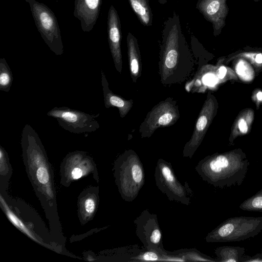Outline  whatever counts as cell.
Segmentation results:
<instances>
[{
    "instance_id": "cell-5",
    "label": "cell",
    "mask_w": 262,
    "mask_h": 262,
    "mask_svg": "<svg viewBox=\"0 0 262 262\" xmlns=\"http://www.w3.org/2000/svg\"><path fill=\"white\" fill-rule=\"evenodd\" d=\"M30 6L35 25L45 43L56 55L63 53L58 23L54 13L46 5L36 0H25Z\"/></svg>"
},
{
    "instance_id": "cell-18",
    "label": "cell",
    "mask_w": 262,
    "mask_h": 262,
    "mask_svg": "<svg viewBox=\"0 0 262 262\" xmlns=\"http://www.w3.org/2000/svg\"><path fill=\"white\" fill-rule=\"evenodd\" d=\"M171 255L183 258L185 261H209L216 262L215 259L195 248H185L176 250L173 251H168Z\"/></svg>"
},
{
    "instance_id": "cell-13",
    "label": "cell",
    "mask_w": 262,
    "mask_h": 262,
    "mask_svg": "<svg viewBox=\"0 0 262 262\" xmlns=\"http://www.w3.org/2000/svg\"><path fill=\"white\" fill-rule=\"evenodd\" d=\"M101 74L105 107L106 108L112 107H117L120 117L124 118L132 108L134 104L133 100H126L122 97L114 93L110 90L105 75L102 70Z\"/></svg>"
},
{
    "instance_id": "cell-2",
    "label": "cell",
    "mask_w": 262,
    "mask_h": 262,
    "mask_svg": "<svg viewBox=\"0 0 262 262\" xmlns=\"http://www.w3.org/2000/svg\"><path fill=\"white\" fill-rule=\"evenodd\" d=\"M249 163L241 154H216L206 157L195 167L202 179L215 187L240 186L246 177Z\"/></svg>"
},
{
    "instance_id": "cell-20",
    "label": "cell",
    "mask_w": 262,
    "mask_h": 262,
    "mask_svg": "<svg viewBox=\"0 0 262 262\" xmlns=\"http://www.w3.org/2000/svg\"><path fill=\"white\" fill-rule=\"evenodd\" d=\"M239 208L244 211L262 212V188L241 203Z\"/></svg>"
},
{
    "instance_id": "cell-12",
    "label": "cell",
    "mask_w": 262,
    "mask_h": 262,
    "mask_svg": "<svg viewBox=\"0 0 262 262\" xmlns=\"http://www.w3.org/2000/svg\"><path fill=\"white\" fill-rule=\"evenodd\" d=\"M102 0H75L74 15L80 22L82 30L89 32L99 17Z\"/></svg>"
},
{
    "instance_id": "cell-29",
    "label": "cell",
    "mask_w": 262,
    "mask_h": 262,
    "mask_svg": "<svg viewBox=\"0 0 262 262\" xmlns=\"http://www.w3.org/2000/svg\"><path fill=\"white\" fill-rule=\"evenodd\" d=\"M255 61L259 63H262V54L259 53L256 55Z\"/></svg>"
},
{
    "instance_id": "cell-3",
    "label": "cell",
    "mask_w": 262,
    "mask_h": 262,
    "mask_svg": "<svg viewBox=\"0 0 262 262\" xmlns=\"http://www.w3.org/2000/svg\"><path fill=\"white\" fill-rule=\"evenodd\" d=\"M114 169L122 198L126 202L133 201L145 180L144 167L138 155L132 149L125 150L116 160Z\"/></svg>"
},
{
    "instance_id": "cell-6",
    "label": "cell",
    "mask_w": 262,
    "mask_h": 262,
    "mask_svg": "<svg viewBox=\"0 0 262 262\" xmlns=\"http://www.w3.org/2000/svg\"><path fill=\"white\" fill-rule=\"evenodd\" d=\"M155 180L158 188L171 201L189 205L193 192L187 182L183 185L177 179L171 164L158 159L155 170Z\"/></svg>"
},
{
    "instance_id": "cell-21",
    "label": "cell",
    "mask_w": 262,
    "mask_h": 262,
    "mask_svg": "<svg viewBox=\"0 0 262 262\" xmlns=\"http://www.w3.org/2000/svg\"><path fill=\"white\" fill-rule=\"evenodd\" d=\"M36 177L40 183H47L49 180V174L47 168L43 166L39 167L36 171Z\"/></svg>"
},
{
    "instance_id": "cell-25",
    "label": "cell",
    "mask_w": 262,
    "mask_h": 262,
    "mask_svg": "<svg viewBox=\"0 0 262 262\" xmlns=\"http://www.w3.org/2000/svg\"><path fill=\"white\" fill-rule=\"evenodd\" d=\"M82 170L78 167L73 169L71 172L72 177L75 180L79 179L82 177Z\"/></svg>"
},
{
    "instance_id": "cell-30",
    "label": "cell",
    "mask_w": 262,
    "mask_h": 262,
    "mask_svg": "<svg viewBox=\"0 0 262 262\" xmlns=\"http://www.w3.org/2000/svg\"><path fill=\"white\" fill-rule=\"evenodd\" d=\"M257 98L259 100H261L262 99V92H259L257 94Z\"/></svg>"
},
{
    "instance_id": "cell-24",
    "label": "cell",
    "mask_w": 262,
    "mask_h": 262,
    "mask_svg": "<svg viewBox=\"0 0 262 262\" xmlns=\"http://www.w3.org/2000/svg\"><path fill=\"white\" fill-rule=\"evenodd\" d=\"M84 208L86 212L89 214L92 213L95 208V203L94 200L91 198L86 199L84 203Z\"/></svg>"
},
{
    "instance_id": "cell-31",
    "label": "cell",
    "mask_w": 262,
    "mask_h": 262,
    "mask_svg": "<svg viewBox=\"0 0 262 262\" xmlns=\"http://www.w3.org/2000/svg\"><path fill=\"white\" fill-rule=\"evenodd\" d=\"M169 0H158V2L161 5H164L167 3Z\"/></svg>"
},
{
    "instance_id": "cell-28",
    "label": "cell",
    "mask_w": 262,
    "mask_h": 262,
    "mask_svg": "<svg viewBox=\"0 0 262 262\" xmlns=\"http://www.w3.org/2000/svg\"><path fill=\"white\" fill-rule=\"evenodd\" d=\"M245 67L244 63L242 61L238 63L237 67V73L239 75H241L244 70Z\"/></svg>"
},
{
    "instance_id": "cell-8",
    "label": "cell",
    "mask_w": 262,
    "mask_h": 262,
    "mask_svg": "<svg viewBox=\"0 0 262 262\" xmlns=\"http://www.w3.org/2000/svg\"><path fill=\"white\" fill-rule=\"evenodd\" d=\"M47 115L56 119L63 128L74 134L95 132L100 127L96 120L99 114L92 115L63 106L52 108Z\"/></svg>"
},
{
    "instance_id": "cell-9",
    "label": "cell",
    "mask_w": 262,
    "mask_h": 262,
    "mask_svg": "<svg viewBox=\"0 0 262 262\" xmlns=\"http://www.w3.org/2000/svg\"><path fill=\"white\" fill-rule=\"evenodd\" d=\"M136 234L145 249L164 250L157 214L144 210L134 221Z\"/></svg>"
},
{
    "instance_id": "cell-7",
    "label": "cell",
    "mask_w": 262,
    "mask_h": 262,
    "mask_svg": "<svg viewBox=\"0 0 262 262\" xmlns=\"http://www.w3.org/2000/svg\"><path fill=\"white\" fill-rule=\"evenodd\" d=\"M177 102L172 98L168 97L154 106L139 126L141 138H150L157 129L175 124L180 118Z\"/></svg>"
},
{
    "instance_id": "cell-4",
    "label": "cell",
    "mask_w": 262,
    "mask_h": 262,
    "mask_svg": "<svg viewBox=\"0 0 262 262\" xmlns=\"http://www.w3.org/2000/svg\"><path fill=\"white\" fill-rule=\"evenodd\" d=\"M262 230V216H235L229 218L209 232L208 243L239 242L258 234Z\"/></svg>"
},
{
    "instance_id": "cell-14",
    "label": "cell",
    "mask_w": 262,
    "mask_h": 262,
    "mask_svg": "<svg viewBox=\"0 0 262 262\" xmlns=\"http://www.w3.org/2000/svg\"><path fill=\"white\" fill-rule=\"evenodd\" d=\"M126 41L130 76L133 82L136 83L142 72L141 56L138 40L131 32H128Z\"/></svg>"
},
{
    "instance_id": "cell-17",
    "label": "cell",
    "mask_w": 262,
    "mask_h": 262,
    "mask_svg": "<svg viewBox=\"0 0 262 262\" xmlns=\"http://www.w3.org/2000/svg\"><path fill=\"white\" fill-rule=\"evenodd\" d=\"M140 23L144 26L152 25L153 15L148 0H128Z\"/></svg>"
},
{
    "instance_id": "cell-22",
    "label": "cell",
    "mask_w": 262,
    "mask_h": 262,
    "mask_svg": "<svg viewBox=\"0 0 262 262\" xmlns=\"http://www.w3.org/2000/svg\"><path fill=\"white\" fill-rule=\"evenodd\" d=\"M199 80L201 81V83L202 82L205 85L208 86H213L215 85L217 82V78L216 76L214 74L211 73H208L204 74L201 78V80Z\"/></svg>"
},
{
    "instance_id": "cell-16",
    "label": "cell",
    "mask_w": 262,
    "mask_h": 262,
    "mask_svg": "<svg viewBox=\"0 0 262 262\" xmlns=\"http://www.w3.org/2000/svg\"><path fill=\"white\" fill-rule=\"evenodd\" d=\"M246 249L239 246H224L214 250L216 260L220 262H241Z\"/></svg>"
},
{
    "instance_id": "cell-1",
    "label": "cell",
    "mask_w": 262,
    "mask_h": 262,
    "mask_svg": "<svg viewBox=\"0 0 262 262\" xmlns=\"http://www.w3.org/2000/svg\"><path fill=\"white\" fill-rule=\"evenodd\" d=\"M159 59V72L161 83L164 86L181 83L194 69V59L176 12L164 22Z\"/></svg>"
},
{
    "instance_id": "cell-19",
    "label": "cell",
    "mask_w": 262,
    "mask_h": 262,
    "mask_svg": "<svg viewBox=\"0 0 262 262\" xmlns=\"http://www.w3.org/2000/svg\"><path fill=\"white\" fill-rule=\"evenodd\" d=\"M13 75L5 58L0 59V90L8 92L13 82Z\"/></svg>"
},
{
    "instance_id": "cell-15",
    "label": "cell",
    "mask_w": 262,
    "mask_h": 262,
    "mask_svg": "<svg viewBox=\"0 0 262 262\" xmlns=\"http://www.w3.org/2000/svg\"><path fill=\"white\" fill-rule=\"evenodd\" d=\"M185 261L182 257L171 255L168 251L164 250H146L142 251L134 258V261Z\"/></svg>"
},
{
    "instance_id": "cell-10",
    "label": "cell",
    "mask_w": 262,
    "mask_h": 262,
    "mask_svg": "<svg viewBox=\"0 0 262 262\" xmlns=\"http://www.w3.org/2000/svg\"><path fill=\"white\" fill-rule=\"evenodd\" d=\"M107 30L108 41L114 66L117 72L121 73L122 69L121 23L118 13L112 5L108 12Z\"/></svg>"
},
{
    "instance_id": "cell-11",
    "label": "cell",
    "mask_w": 262,
    "mask_h": 262,
    "mask_svg": "<svg viewBox=\"0 0 262 262\" xmlns=\"http://www.w3.org/2000/svg\"><path fill=\"white\" fill-rule=\"evenodd\" d=\"M212 103L208 100L204 104L196 120L193 132L190 140L185 144L183 150V156L191 158L203 139L209 125L212 112Z\"/></svg>"
},
{
    "instance_id": "cell-23",
    "label": "cell",
    "mask_w": 262,
    "mask_h": 262,
    "mask_svg": "<svg viewBox=\"0 0 262 262\" xmlns=\"http://www.w3.org/2000/svg\"><path fill=\"white\" fill-rule=\"evenodd\" d=\"M241 262H262V253H257L252 256L244 255Z\"/></svg>"
},
{
    "instance_id": "cell-27",
    "label": "cell",
    "mask_w": 262,
    "mask_h": 262,
    "mask_svg": "<svg viewBox=\"0 0 262 262\" xmlns=\"http://www.w3.org/2000/svg\"><path fill=\"white\" fill-rule=\"evenodd\" d=\"M226 72H227V69L225 67H220L218 70V73H217L218 77L220 79H223L225 77V76L226 74Z\"/></svg>"
},
{
    "instance_id": "cell-26",
    "label": "cell",
    "mask_w": 262,
    "mask_h": 262,
    "mask_svg": "<svg viewBox=\"0 0 262 262\" xmlns=\"http://www.w3.org/2000/svg\"><path fill=\"white\" fill-rule=\"evenodd\" d=\"M238 127L242 133H246L247 132L248 126L246 122L243 119H241L238 121Z\"/></svg>"
}]
</instances>
